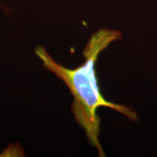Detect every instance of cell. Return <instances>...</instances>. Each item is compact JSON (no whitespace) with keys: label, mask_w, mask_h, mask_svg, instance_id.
Returning <instances> with one entry per match:
<instances>
[{"label":"cell","mask_w":157,"mask_h":157,"mask_svg":"<svg viewBox=\"0 0 157 157\" xmlns=\"http://www.w3.org/2000/svg\"><path fill=\"white\" fill-rule=\"evenodd\" d=\"M121 39V33L110 29H101L91 36L83 50L85 62L77 68L69 69L58 64L43 46H37L35 54L43 63V67L54 73L67 85L73 96L72 105L75 121L83 128L91 146L94 147L100 156H105L99 140L101 118L97 110L101 107L112 108L132 121H139L133 107H126L107 101L99 87L95 65L99 55L113 41Z\"/></svg>","instance_id":"1"}]
</instances>
